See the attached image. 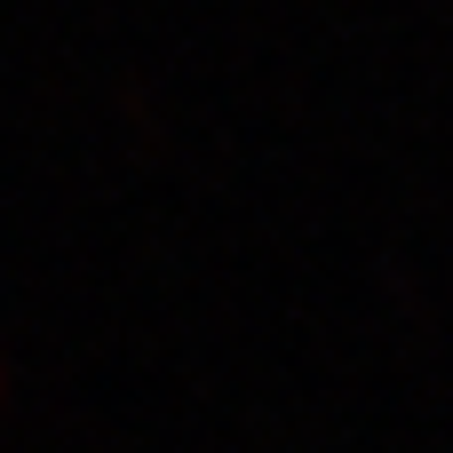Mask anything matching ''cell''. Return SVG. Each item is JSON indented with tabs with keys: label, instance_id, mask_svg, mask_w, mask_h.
<instances>
[{
	"label": "cell",
	"instance_id": "1",
	"mask_svg": "<svg viewBox=\"0 0 453 453\" xmlns=\"http://www.w3.org/2000/svg\"><path fill=\"white\" fill-rule=\"evenodd\" d=\"M0 406H8V358H0Z\"/></svg>",
	"mask_w": 453,
	"mask_h": 453
}]
</instances>
